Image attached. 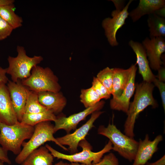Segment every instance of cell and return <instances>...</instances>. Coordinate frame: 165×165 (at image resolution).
<instances>
[{"label": "cell", "mask_w": 165, "mask_h": 165, "mask_svg": "<svg viewBox=\"0 0 165 165\" xmlns=\"http://www.w3.org/2000/svg\"><path fill=\"white\" fill-rule=\"evenodd\" d=\"M154 85L152 83L143 81L135 84V93L134 100L130 103L127 116L124 125V132L127 136L134 138L136 120L139 113L149 106L156 107L157 104L153 97Z\"/></svg>", "instance_id": "obj_1"}, {"label": "cell", "mask_w": 165, "mask_h": 165, "mask_svg": "<svg viewBox=\"0 0 165 165\" xmlns=\"http://www.w3.org/2000/svg\"><path fill=\"white\" fill-rule=\"evenodd\" d=\"M34 129V127L19 121L11 125L0 122V144L6 151L18 155L24 141L31 138Z\"/></svg>", "instance_id": "obj_2"}, {"label": "cell", "mask_w": 165, "mask_h": 165, "mask_svg": "<svg viewBox=\"0 0 165 165\" xmlns=\"http://www.w3.org/2000/svg\"><path fill=\"white\" fill-rule=\"evenodd\" d=\"M97 132L98 134L109 139L113 145V150L129 161H134L138 148V141L122 133L113 123H109L107 127L100 126Z\"/></svg>", "instance_id": "obj_3"}, {"label": "cell", "mask_w": 165, "mask_h": 165, "mask_svg": "<svg viewBox=\"0 0 165 165\" xmlns=\"http://www.w3.org/2000/svg\"><path fill=\"white\" fill-rule=\"evenodd\" d=\"M50 121L42 122L35 126L34 131L31 138L28 142H23L22 145L23 147L15 159L16 163L20 164L33 151L48 141L54 142L63 149L68 151L54 137V125Z\"/></svg>", "instance_id": "obj_4"}, {"label": "cell", "mask_w": 165, "mask_h": 165, "mask_svg": "<svg viewBox=\"0 0 165 165\" xmlns=\"http://www.w3.org/2000/svg\"><path fill=\"white\" fill-rule=\"evenodd\" d=\"M21 80L23 85L29 90L37 93L46 91L58 92L61 89L58 77L48 67L35 66L32 68L30 76Z\"/></svg>", "instance_id": "obj_5"}, {"label": "cell", "mask_w": 165, "mask_h": 165, "mask_svg": "<svg viewBox=\"0 0 165 165\" xmlns=\"http://www.w3.org/2000/svg\"><path fill=\"white\" fill-rule=\"evenodd\" d=\"M16 51L17 55L16 57H8L9 66L6 68L7 74L10 76L11 81L14 82L28 78L32 68L43 60L41 56H28L23 46H18Z\"/></svg>", "instance_id": "obj_6"}, {"label": "cell", "mask_w": 165, "mask_h": 165, "mask_svg": "<svg viewBox=\"0 0 165 165\" xmlns=\"http://www.w3.org/2000/svg\"><path fill=\"white\" fill-rule=\"evenodd\" d=\"M79 145L82 148V151L70 155L59 152L48 144H46L45 146L54 157L66 160L71 163H80L85 165H93L99 162L104 154L109 152L113 148L112 144L109 140L101 150L97 152L91 151V146L85 139L80 141Z\"/></svg>", "instance_id": "obj_7"}, {"label": "cell", "mask_w": 165, "mask_h": 165, "mask_svg": "<svg viewBox=\"0 0 165 165\" xmlns=\"http://www.w3.org/2000/svg\"><path fill=\"white\" fill-rule=\"evenodd\" d=\"M130 0L122 9H116L111 13L112 18L108 17L102 21V25L104 29L105 34L108 41L112 46L118 45L116 37L118 30L125 24V20L128 17V9L133 1Z\"/></svg>", "instance_id": "obj_8"}, {"label": "cell", "mask_w": 165, "mask_h": 165, "mask_svg": "<svg viewBox=\"0 0 165 165\" xmlns=\"http://www.w3.org/2000/svg\"><path fill=\"white\" fill-rule=\"evenodd\" d=\"M103 112L100 111L93 112L88 121L74 132L57 138V140L62 145L68 146V150H69L72 154L77 153L79 143L85 139V138L89 130L94 127V122Z\"/></svg>", "instance_id": "obj_9"}, {"label": "cell", "mask_w": 165, "mask_h": 165, "mask_svg": "<svg viewBox=\"0 0 165 165\" xmlns=\"http://www.w3.org/2000/svg\"><path fill=\"white\" fill-rule=\"evenodd\" d=\"M105 104L104 101H101L95 105L86 108L82 111L67 117L63 115L57 117L54 121V131L55 133L60 129H63L68 134L72 130L76 128L78 123L85 119L87 116L93 112L100 111Z\"/></svg>", "instance_id": "obj_10"}, {"label": "cell", "mask_w": 165, "mask_h": 165, "mask_svg": "<svg viewBox=\"0 0 165 165\" xmlns=\"http://www.w3.org/2000/svg\"><path fill=\"white\" fill-rule=\"evenodd\" d=\"M142 44L145 50L150 67L152 69L158 71L163 63L161 57L165 51V39L163 37L151 38L147 37Z\"/></svg>", "instance_id": "obj_11"}, {"label": "cell", "mask_w": 165, "mask_h": 165, "mask_svg": "<svg viewBox=\"0 0 165 165\" xmlns=\"http://www.w3.org/2000/svg\"><path fill=\"white\" fill-rule=\"evenodd\" d=\"M7 86L18 120L21 122L24 114L28 89L23 85L21 80L16 82L9 80Z\"/></svg>", "instance_id": "obj_12"}, {"label": "cell", "mask_w": 165, "mask_h": 165, "mask_svg": "<svg viewBox=\"0 0 165 165\" xmlns=\"http://www.w3.org/2000/svg\"><path fill=\"white\" fill-rule=\"evenodd\" d=\"M18 122L6 84L0 82V122L11 125Z\"/></svg>", "instance_id": "obj_13"}, {"label": "cell", "mask_w": 165, "mask_h": 165, "mask_svg": "<svg viewBox=\"0 0 165 165\" xmlns=\"http://www.w3.org/2000/svg\"><path fill=\"white\" fill-rule=\"evenodd\" d=\"M136 64H132V68L127 85L119 97L112 98L110 101V106L112 110L122 111L127 113L130 100L135 90V78L137 69Z\"/></svg>", "instance_id": "obj_14"}, {"label": "cell", "mask_w": 165, "mask_h": 165, "mask_svg": "<svg viewBox=\"0 0 165 165\" xmlns=\"http://www.w3.org/2000/svg\"><path fill=\"white\" fill-rule=\"evenodd\" d=\"M163 140L162 136L159 135L153 141H150L148 134L143 140L140 139L132 165H144L157 151L158 145Z\"/></svg>", "instance_id": "obj_15"}, {"label": "cell", "mask_w": 165, "mask_h": 165, "mask_svg": "<svg viewBox=\"0 0 165 165\" xmlns=\"http://www.w3.org/2000/svg\"><path fill=\"white\" fill-rule=\"evenodd\" d=\"M129 45L136 54V64L138 65L139 72L142 76L143 81L148 83L153 82L156 78V76L151 70L146 50L142 44L131 40L129 42Z\"/></svg>", "instance_id": "obj_16"}, {"label": "cell", "mask_w": 165, "mask_h": 165, "mask_svg": "<svg viewBox=\"0 0 165 165\" xmlns=\"http://www.w3.org/2000/svg\"><path fill=\"white\" fill-rule=\"evenodd\" d=\"M40 104L54 115L62 111L67 104V100L60 91H42L38 93Z\"/></svg>", "instance_id": "obj_17"}, {"label": "cell", "mask_w": 165, "mask_h": 165, "mask_svg": "<svg viewBox=\"0 0 165 165\" xmlns=\"http://www.w3.org/2000/svg\"><path fill=\"white\" fill-rule=\"evenodd\" d=\"M165 7L164 0H140L138 6L129 13L134 22L143 16L154 13L156 11Z\"/></svg>", "instance_id": "obj_18"}, {"label": "cell", "mask_w": 165, "mask_h": 165, "mask_svg": "<svg viewBox=\"0 0 165 165\" xmlns=\"http://www.w3.org/2000/svg\"><path fill=\"white\" fill-rule=\"evenodd\" d=\"M132 68V64L127 69L119 68H113L112 82L113 98L119 96L128 82Z\"/></svg>", "instance_id": "obj_19"}, {"label": "cell", "mask_w": 165, "mask_h": 165, "mask_svg": "<svg viewBox=\"0 0 165 165\" xmlns=\"http://www.w3.org/2000/svg\"><path fill=\"white\" fill-rule=\"evenodd\" d=\"M53 157L45 146L33 151L21 165H52Z\"/></svg>", "instance_id": "obj_20"}, {"label": "cell", "mask_w": 165, "mask_h": 165, "mask_svg": "<svg viewBox=\"0 0 165 165\" xmlns=\"http://www.w3.org/2000/svg\"><path fill=\"white\" fill-rule=\"evenodd\" d=\"M147 22L150 38L165 36V19L155 13L148 15Z\"/></svg>", "instance_id": "obj_21"}, {"label": "cell", "mask_w": 165, "mask_h": 165, "mask_svg": "<svg viewBox=\"0 0 165 165\" xmlns=\"http://www.w3.org/2000/svg\"><path fill=\"white\" fill-rule=\"evenodd\" d=\"M14 4L0 7V16L8 23L13 29H16L22 25L23 20L21 17L15 12Z\"/></svg>", "instance_id": "obj_22"}, {"label": "cell", "mask_w": 165, "mask_h": 165, "mask_svg": "<svg viewBox=\"0 0 165 165\" xmlns=\"http://www.w3.org/2000/svg\"><path fill=\"white\" fill-rule=\"evenodd\" d=\"M57 117L50 112L34 113H25L23 115L21 122L34 127L45 121H55Z\"/></svg>", "instance_id": "obj_23"}, {"label": "cell", "mask_w": 165, "mask_h": 165, "mask_svg": "<svg viewBox=\"0 0 165 165\" xmlns=\"http://www.w3.org/2000/svg\"><path fill=\"white\" fill-rule=\"evenodd\" d=\"M48 112L50 111L39 103L38 93L30 90L28 89L24 113H34Z\"/></svg>", "instance_id": "obj_24"}, {"label": "cell", "mask_w": 165, "mask_h": 165, "mask_svg": "<svg viewBox=\"0 0 165 165\" xmlns=\"http://www.w3.org/2000/svg\"><path fill=\"white\" fill-rule=\"evenodd\" d=\"M80 98L81 102L86 108L95 105L101 99L91 87L88 89H82Z\"/></svg>", "instance_id": "obj_25"}, {"label": "cell", "mask_w": 165, "mask_h": 165, "mask_svg": "<svg viewBox=\"0 0 165 165\" xmlns=\"http://www.w3.org/2000/svg\"><path fill=\"white\" fill-rule=\"evenodd\" d=\"M96 78L112 94V91L113 68L106 67L98 73Z\"/></svg>", "instance_id": "obj_26"}, {"label": "cell", "mask_w": 165, "mask_h": 165, "mask_svg": "<svg viewBox=\"0 0 165 165\" xmlns=\"http://www.w3.org/2000/svg\"><path fill=\"white\" fill-rule=\"evenodd\" d=\"M91 87L97 93L101 99H107L110 98L111 94L96 77L93 78Z\"/></svg>", "instance_id": "obj_27"}, {"label": "cell", "mask_w": 165, "mask_h": 165, "mask_svg": "<svg viewBox=\"0 0 165 165\" xmlns=\"http://www.w3.org/2000/svg\"><path fill=\"white\" fill-rule=\"evenodd\" d=\"M69 165H85L76 163H71ZM93 165H119L118 159L112 153L105 156L98 163Z\"/></svg>", "instance_id": "obj_28"}, {"label": "cell", "mask_w": 165, "mask_h": 165, "mask_svg": "<svg viewBox=\"0 0 165 165\" xmlns=\"http://www.w3.org/2000/svg\"><path fill=\"white\" fill-rule=\"evenodd\" d=\"M13 30V28L0 16V41L9 36Z\"/></svg>", "instance_id": "obj_29"}, {"label": "cell", "mask_w": 165, "mask_h": 165, "mask_svg": "<svg viewBox=\"0 0 165 165\" xmlns=\"http://www.w3.org/2000/svg\"><path fill=\"white\" fill-rule=\"evenodd\" d=\"M153 82L154 86L159 89L162 100V105L165 111V84L164 82L158 80L156 78Z\"/></svg>", "instance_id": "obj_30"}, {"label": "cell", "mask_w": 165, "mask_h": 165, "mask_svg": "<svg viewBox=\"0 0 165 165\" xmlns=\"http://www.w3.org/2000/svg\"><path fill=\"white\" fill-rule=\"evenodd\" d=\"M0 160L9 164H11V162L8 156V151L1 147H0Z\"/></svg>", "instance_id": "obj_31"}, {"label": "cell", "mask_w": 165, "mask_h": 165, "mask_svg": "<svg viewBox=\"0 0 165 165\" xmlns=\"http://www.w3.org/2000/svg\"><path fill=\"white\" fill-rule=\"evenodd\" d=\"M6 74V69L0 66V82H3L7 84L9 80Z\"/></svg>", "instance_id": "obj_32"}, {"label": "cell", "mask_w": 165, "mask_h": 165, "mask_svg": "<svg viewBox=\"0 0 165 165\" xmlns=\"http://www.w3.org/2000/svg\"><path fill=\"white\" fill-rule=\"evenodd\" d=\"M158 73L157 78L159 80L165 82V68L161 67L158 70Z\"/></svg>", "instance_id": "obj_33"}, {"label": "cell", "mask_w": 165, "mask_h": 165, "mask_svg": "<svg viewBox=\"0 0 165 165\" xmlns=\"http://www.w3.org/2000/svg\"><path fill=\"white\" fill-rule=\"evenodd\" d=\"M114 3L116 9H122L124 8V1L111 0Z\"/></svg>", "instance_id": "obj_34"}, {"label": "cell", "mask_w": 165, "mask_h": 165, "mask_svg": "<svg viewBox=\"0 0 165 165\" xmlns=\"http://www.w3.org/2000/svg\"><path fill=\"white\" fill-rule=\"evenodd\" d=\"M14 0H0V7H3L14 4Z\"/></svg>", "instance_id": "obj_35"}, {"label": "cell", "mask_w": 165, "mask_h": 165, "mask_svg": "<svg viewBox=\"0 0 165 165\" xmlns=\"http://www.w3.org/2000/svg\"><path fill=\"white\" fill-rule=\"evenodd\" d=\"M148 165H165V156L164 155L157 161L150 163Z\"/></svg>", "instance_id": "obj_36"}, {"label": "cell", "mask_w": 165, "mask_h": 165, "mask_svg": "<svg viewBox=\"0 0 165 165\" xmlns=\"http://www.w3.org/2000/svg\"><path fill=\"white\" fill-rule=\"evenodd\" d=\"M165 9V7L161 8L156 11L154 13L161 17L164 18Z\"/></svg>", "instance_id": "obj_37"}, {"label": "cell", "mask_w": 165, "mask_h": 165, "mask_svg": "<svg viewBox=\"0 0 165 165\" xmlns=\"http://www.w3.org/2000/svg\"><path fill=\"white\" fill-rule=\"evenodd\" d=\"M54 165H69V164L67 163L64 162L62 161H60L56 163Z\"/></svg>", "instance_id": "obj_38"}, {"label": "cell", "mask_w": 165, "mask_h": 165, "mask_svg": "<svg viewBox=\"0 0 165 165\" xmlns=\"http://www.w3.org/2000/svg\"><path fill=\"white\" fill-rule=\"evenodd\" d=\"M4 162L0 160V165H4Z\"/></svg>", "instance_id": "obj_39"}]
</instances>
